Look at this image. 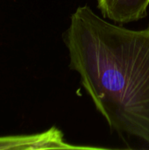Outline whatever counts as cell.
<instances>
[{"instance_id": "cell-1", "label": "cell", "mask_w": 149, "mask_h": 150, "mask_svg": "<svg viewBox=\"0 0 149 150\" xmlns=\"http://www.w3.org/2000/svg\"><path fill=\"white\" fill-rule=\"evenodd\" d=\"M64 41L70 68L110 127L149 146V26L126 29L85 5L72 14Z\"/></svg>"}, {"instance_id": "cell-2", "label": "cell", "mask_w": 149, "mask_h": 150, "mask_svg": "<svg viewBox=\"0 0 149 150\" xmlns=\"http://www.w3.org/2000/svg\"><path fill=\"white\" fill-rule=\"evenodd\" d=\"M97 148L71 145L64 141L62 133L52 127L32 135L0 137V149H95Z\"/></svg>"}, {"instance_id": "cell-3", "label": "cell", "mask_w": 149, "mask_h": 150, "mask_svg": "<svg viewBox=\"0 0 149 150\" xmlns=\"http://www.w3.org/2000/svg\"><path fill=\"white\" fill-rule=\"evenodd\" d=\"M104 17L117 23H129L147 15L149 0H97Z\"/></svg>"}]
</instances>
